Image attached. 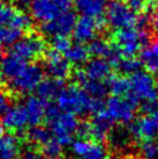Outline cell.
<instances>
[{"label": "cell", "instance_id": "obj_1", "mask_svg": "<svg viewBox=\"0 0 158 159\" xmlns=\"http://www.w3.org/2000/svg\"><path fill=\"white\" fill-rule=\"evenodd\" d=\"M104 102L100 99H94L84 89L71 85L62 89L57 95V107L62 111L73 115H84L87 113L97 114L104 109Z\"/></svg>", "mask_w": 158, "mask_h": 159}, {"label": "cell", "instance_id": "obj_2", "mask_svg": "<svg viewBox=\"0 0 158 159\" xmlns=\"http://www.w3.org/2000/svg\"><path fill=\"white\" fill-rule=\"evenodd\" d=\"M49 123L51 135L57 139L62 145H70L72 136L76 134L78 121L76 115L63 111L56 106L48 105L45 109V117Z\"/></svg>", "mask_w": 158, "mask_h": 159}, {"label": "cell", "instance_id": "obj_3", "mask_svg": "<svg viewBox=\"0 0 158 159\" xmlns=\"http://www.w3.org/2000/svg\"><path fill=\"white\" fill-rule=\"evenodd\" d=\"M113 39L122 57H135L142 47L148 43L149 34L145 28L135 29L134 27H127L116 29Z\"/></svg>", "mask_w": 158, "mask_h": 159}, {"label": "cell", "instance_id": "obj_4", "mask_svg": "<svg viewBox=\"0 0 158 159\" xmlns=\"http://www.w3.org/2000/svg\"><path fill=\"white\" fill-rule=\"evenodd\" d=\"M138 107V100L132 97L129 93L124 97L113 95L107 99L104 105V109L106 115L113 122L118 123H128L132 122L135 117V111Z\"/></svg>", "mask_w": 158, "mask_h": 159}, {"label": "cell", "instance_id": "obj_5", "mask_svg": "<svg viewBox=\"0 0 158 159\" xmlns=\"http://www.w3.org/2000/svg\"><path fill=\"white\" fill-rule=\"evenodd\" d=\"M106 22L114 29L134 27L137 21L136 12L123 0H112L106 7Z\"/></svg>", "mask_w": 158, "mask_h": 159}, {"label": "cell", "instance_id": "obj_6", "mask_svg": "<svg viewBox=\"0 0 158 159\" xmlns=\"http://www.w3.org/2000/svg\"><path fill=\"white\" fill-rule=\"evenodd\" d=\"M44 71L39 64H29L19 75L11 80V89L16 94H26L35 91L42 81Z\"/></svg>", "mask_w": 158, "mask_h": 159}, {"label": "cell", "instance_id": "obj_7", "mask_svg": "<svg viewBox=\"0 0 158 159\" xmlns=\"http://www.w3.org/2000/svg\"><path fill=\"white\" fill-rule=\"evenodd\" d=\"M130 94L140 101H146L157 98L156 94V83L154 77L150 72L138 70L135 73L130 75Z\"/></svg>", "mask_w": 158, "mask_h": 159}, {"label": "cell", "instance_id": "obj_8", "mask_svg": "<svg viewBox=\"0 0 158 159\" xmlns=\"http://www.w3.org/2000/svg\"><path fill=\"white\" fill-rule=\"evenodd\" d=\"M45 51V42L40 35L30 34L20 37L13 43V53L18 55L23 61H34Z\"/></svg>", "mask_w": 158, "mask_h": 159}, {"label": "cell", "instance_id": "obj_9", "mask_svg": "<svg viewBox=\"0 0 158 159\" xmlns=\"http://www.w3.org/2000/svg\"><path fill=\"white\" fill-rule=\"evenodd\" d=\"M104 27H105V21L102 20V18L94 19L81 15V18L76 20L72 34L77 42L86 43L94 40L98 31H100Z\"/></svg>", "mask_w": 158, "mask_h": 159}, {"label": "cell", "instance_id": "obj_10", "mask_svg": "<svg viewBox=\"0 0 158 159\" xmlns=\"http://www.w3.org/2000/svg\"><path fill=\"white\" fill-rule=\"evenodd\" d=\"M76 20H77V18H76V14L73 12H71V11L64 12L56 18H53V20L42 23L41 30L43 34L51 36V37L56 35L67 36L72 33Z\"/></svg>", "mask_w": 158, "mask_h": 159}, {"label": "cell", "instance_id": "obj_11", "mask_svg": "<svg viewBox=\"0 0 158 159\" xmlns=\"http://www.w3.org/2000/svg\"><path fill=\"white\" fill-rule=\"evenodd\" d=\"M44 64H45V71L51 78L64 80L71 73L69 61L65 57H63L61 52L53 49L44 51Z\"/></svg>", "mask_w": 158, "mask_h": 159}, {"label": "cell", "instance_id": "obj_12", "mask_svg": "<svg viewBox=\"0 0 158 159\" xmlns=\"http://www.w3.org/2000/svg\"><path fill=\"white\" fill-rule=\"evenodd\" d=\"M71 149L80 159H108V151L99 142L79 138L71 142Z\"/></svg>", "mask_w": 158, "mask_h": 159}, {"label": "cell", "instance_id": "obj_13", "mask_svg": "<svg viewBox=\"0 0 158 159\" xmlns=\"http://www.w3.org/2000/svg\"><path fill=\"white\" fill-rule=\"evenodd\" d=\"M113 124L114 122L106 115L105 111H99L88 122V131H90L88 138H91L94 142H99V143L106 141L108 134L113 128Z\"/></svg>", "mask_w": 158, "mask_h": 159}, {"label": "cell", "instance_id": "obj_14", "mask_svg": "<svg viewBox=\"0 0 158 159\" xmlns=\"http://www.w3.org/2000/svg\"><path fill=\"white\" fill-rule=\"evenodd\" d=\"M1 115H2L1 117L2 127L8 130L20 131L28 124L26 109L23 106L8 107Z\"/></svg>", "mask_w": 158, "mask_h": 159}, {"label": "cell", "instance_id": "obj_15", "mask_svg": "<svg viewBox=\"0 0 158 159\" xmlns=\"http://www.w3.org/2000/svg\"><path fill=\"white\" fill-rule=\"evenodd\" d=\"M90 55H93L94 57H101L107 59L112 64V66H114L118 63V61L122 57L118 48L115 44H109L108 42L101 39H94L90 42V45L87 47Z\"/></svg>", "mask_w": 158, "mask_h": 159}, {"label": "cell", "instance_id": "obj_16", "mask_svg": "<svg viewBox=\"0 0 158 159\" xmlns=\"http://www.w3.org/2000/svg\"><path fill=\"white\" fill-rule=\"evenodd\" d=\"M129 134L136 139H154L157 136V129L152 116H142L129 125Z\"/></svg>", "mask_w": 158, "mask_h": 159}, {"label": "cell", "instance_id": "obj_17", "mask_svg": "<svg viewBox=\"0 0 158 159\" xmlns=\"http://www.w3.org/2000/svg\"><path fill=\"white\" fill-rule=\"evenodd\" d=\"M30 11L33 18L40 22H47L61 14L53 0H31Z\"/></svg>", "mask_w": 158, "mask_h": 159}, {"label": "cell", "instance_id": "obj_18", "mask_svg": "<svg viewBox=\"0 0 158 159\" xmlns=\"http://www.w3.org/2000/svg\"><path fill=\"white\" fill-rule=\"evenodd\" d=\"M112 69H113V66L107 59L95 57L86 62L84 72L88 79L104 81L112 75Z\"/></svg>", "mask_w": 158, "mask_h": 159}, {"label": "cell", "instance_id": "obj_19", "mask_svg": "<svg viewBox=\"0 0 158 159\" xmlns=\"http://www.w3.org/2000/svg\"><path fill=\"white\" fill-rule=\"evenodd\" d=\"M48 103L45 100L41 99L40 97L30 95L27 98L25 101V109H26L28 124L30 125H37L41 124V122L45 117V109Z\"/></svg>", "mask_w": 158, "mask_h": 159}, {"label": "cell", "instance_id": "obj_20", "mask_svg": "<svg viewBox=\"0 0 158 159\" xmlns=\"http://www.w3.org/2000/svg\"><path fill=\"white\" fill-rule=\"evenodd\" d=\"M75 77L77 83L81 85L83 89L88 93V95H91L92 98L102 100L107 95V93H108L107 85L104 81L88 79L87 77H86V75H85L84 70L76 71Z\"/></svg>", "mask_w": 158, "mask_h": 159}, {"label": "cell", "instance_id": "obj_21", "mask_svg": "<svg viewBox=\"0 0 158 159\" xmlns=\"http://www.w3.org/2000/svg\"><path fill=\"white\" fill-rule=\"evenodd\" d=\"M26 61H23L21 57H19L15 53H11L1 59L0 62V72L2 77L12 80L16 75L22 72V70L26 67Z\"/></svg>", "mask_w": 158, "mask_h": 159}, {"label": "cell", "instance_id": "obj_22", "mask_svg": "<svg viewBox=\"0 0 158 159\" xmlns=\"http://www.w3.org/2000/svg\"><path fill=\"white\" fill-rule=\"evenodd\" d=\"M76 8L84 16L102 18L107 7V0H75Z\"/></svg>", "mask_w": 158, "mask_h": 159}, {"label": "cell", "instance_id": "obj_23", "mask_svg": "<svg viewBox=\"0 0 158 159\" xmlns=\"http://www.w3.org/2000/svg\"><path fill=\"white\" fill-rule=\"evenodd\" d=\"M140 61L150 73H158V39L142 49Z\"/></svg>", "mask_w": 158, "mask_h": 159}, {"label": "cell", "instance_id": "obj_24", "mask_svg": "<svg viewBox=\"0 0 158 159\" xmlns=\"http://www.w3.org/2000/svg\"><path fill=\"white\" fill-rule=\"evenodd\" d=\"M62 89H63V80L51 78V77L48 79H42V81L36 87L39 97L45 101L57 98Z\"/></svg>", "mask_w": 158, "mask_h": 159}, {"label": "cell", "instance_id": "obj_25", "mask_svg": "<svg viewBox=\"0 0 158 159\" xmlns=\"http://www.w3.org/2000/svg\"><path fill=\"white\" fill-rule=\"evenodd\" d=\"M20 155V142L12 134L0 138V159H16Z\"/></svg>", "mask_w": 158, "mask_h": 159}, {"label": "cell", "instance_id": "obj_26", "mask_svg": "<svg viewBox=\"0 0 158 159\" xmlns=\"http://www.w3.org/2000/svg\"><path fill=\"white\" fill-rule=\"evenodd\" d=\"M64 53H65V58L69 61V63H72L76 65L85 64L90 58L88 48L80 42H77L76 44H71L70 48Z\"/></svg>", "mask_w": 158, "mask_h": 159}, {"label": "cell", "instance_id": "obj_27", "mask_svg": "<svg viewBox=\"0 0 158 159\" xmlns=\"http://www.w3.org/2000/svg\"><path fill=\"white\" fill-rule=\"evenodd\" d=\"M107 89L113 95L118 97H124L130 93V81L129 78L122 77V75H110L107 79Z\"/></svg>", "mask_w": 158, "mask_h": 159}, {"label": "cell", "instance_id": "obj_28", "mask_svg": "<svg viewBox=\"0 0 158 159\" xmlns=\"http://www.w3.org/2000/svg\"><path fill=\"white\" fill-rule=\"evenodd\" d=\"M132 138V135L129 134V130L127 129H115L110 130V133L108 134L107 139H109L110 145L114 148L115 150H122L126 146L129 144Z\"/></svg>", "mask_w": 158, "mask_h": 159}, {"label": "cell", "instance_id": "obj_29", "mask_svg": "<svg viewBox=\"0 0 158 159\" xmlns=\"http://www.w3.org/2000/svg\"><path fill=\"white\" fill-rule=\"evenodd\" d=\"M142 63L140 59H136L135 57H121L118 61V63L114 65V67L122 75H132L136 71L141 70Z\"/></svg>", "mask_w": 158, "mask_h": 159}, {"label": "cell", "instance_id": "obj_30", "mask_svg": "<svg viewBox=\"0 0 158 159\" xmlns=\"http://www.w3.org/2000/svg\"><path fill=\"white\" fill-rule=\"evenodd\" d=\"M42 155L47 159H59L63 152V145L55 138L51 137L42 144Z\"/></svg>", "mask_w": 158, "mask_h": 159}, {"label": "cell", "instance_id": "obj_31", "mask_svg": "<svg viewBox=\"0 0 158 159\" xmlns=\"http://www.w3.org/2000/svg\"><path fill=\"white\" fill-rule=\"evenodd\" d=\"M27 137L31 143L42 145L43 143L48 141L49 138H51L53 135H51V131H49L47 128L41 127L40 124H37V125H31L29 131L27 133Z\"/></svg>", "mask_w": 158, "mask_h": 159}, {"label": "cell", "instance_id": "obj_32", "mask_svg": "<svg viewBox=\"0 0 158 159\" xmlns=\"http://www.w3.org/2000/svg\"><path fill=\"white\" fill-rule=\"evenodd\" d=\"M22 36V30L13 27H0V43L12 45Z\"/></svg>", "mask_w": 158, "mask_h": 159}, {"label": "cell", "instance_id": "obj_33", "mask_svg": "<svg viewBox=\"0 0 158 159\" xmlns=\"http://www.w3.org/2000/svg\"><path fill=\"white\" fill-rule=\"evenodd\" d=\"M140 151L144 159H158V143L154 139H145L142 142Z\"/></svg>", "mask_w": 158, "mask_h": 159}, {"label": "cell", "instance_id": "obj_34", "mask_svg": "<svg viewBox=\"0 0 158 159\" xmlns=\"http://www.w3.org/2000/svg\"><path fill=\"white\" fill-rule=\"evenodd\" d=\"M18 9L11 5H0V27H11Z\"/></svg>", "mask_w": 158, "mask_h": 159}, {"label": "cell", "instance_id": "obj_35", "mask_svg": "<svg viewBox=\"0 0 158 159\" xmlns=\"http://www.w3.org/2000/svg\"><path fill=\"white\" fill-rule=\"evenodd\" d=\"M33 26V19L30 15L23 13L21 11H18L15 16L13 19V22L11 25V27L13 28H18L20 30H27V29H30Z\"/></svg>", "mask_w": 158, "mask_h": 159}, {"label": "cell", "instance_id": "obj_36", "mask_svg": "<svg viewBox=\"0 0 158 159\" xmlns=\"http://www.w3.org/2000/svg\"><path fill=\"white\" fill-rule=\"evenodd\" d=\"M70 45L71 41L65 35H56L53 36V39H51V47H53V49L61 53L65 52L66 50L70 48Z\"/></svg>", "mask_w": 158, "mask_h": 159}, {"label": "cell", "instance_id": "obj_37", "mask_svg": "<svg viewBox=\"0 0 158 159\" xmlns=\"http://www.w3.org/2000/svg\"><path fill=\"white\" fill-rule=\"evenodd\" d=\"M142 111L146 113V114H156V113H158V98L143 101Z\"/></svg>", "mask_w": 158, "mask_h": 159}, {"label": "cell", "instance_id": "obj_38", "mask_svg": "<svg viewBox=\"0 0 158 159\" xmlns=\"http://www.w3.org/2000/svg\"><path fill=\"white\" fill-rule=\"evenodd\" d=\"M148 2H149V0H127V4L129 5V7L134 9L135 12L145 9Z\"/></svg>", "mask_w": 158, "mask_h": 159}, {"label": "cell", "instance_id": "obj_39", "mask_svg": "<svg viewBox=\"0 0 158 159\" xmlns=\"http://www.w3.org/2000/svg\"><path fill=\"white\" fill-rule=\"evenodd\" d=\"M9 103H11L9 95L6 92H4V91L0 89V115L2 114V113L8 108Z\"/></svg>", "mask_w": 158, "mask_h": 159}, {"label": "cell", "instance_id": "obj_40", "mask_svg": "<svg viewBox=\"0 0 158 159\" xmlns=\"http://www.w3.org/2000/svg\"><path fill=\"white\" fill-rule=\"evenodd\" d=\"M56 6L58 7V9L61 11V13H64V12H69L72 8V5H73V1L72 0H53Z\"/></svg>", "mask_w": 158, "mask_h": 159}, {"label": "cell", "instance_id": "obj_41", "mask_svg": "<svg viewBox=\"0 0 158 159\" xmlns=\"http://www.w3.org/2000/svg\"><path fill=\"white\" fill-rule=\"evenodd\" d=\"M20 159H43V156L37 151L29 149V150H26L22 153Z\"/></svg>", "mask_w": 158, "mask_h": 159}, {"label": "cell", "instance_id": "obj_42", "mask_svg": "<svg viewBox=\"0 0 158 159\" xmlns=\"http://www.w3.org/2000/svg\"><path fill=\"white\" fill-rule=\"evenodd\" d=\"M151 25H152V29H154V30L158 34V9L156 11V13H155L154 16H152Z\"/></svg>", "mask_w": 158, "mask_h": 159}, {"label": "cell", "instance_id": "obj_43", "mask_svg": "<svg viewBox=\"0 0 158 159\" xmlns=\"http://www.w3.org/2000/svg\"><path fill=\"white\" fill-rule=\"evenodd\" d=\"M31 0H19V4L23 6V7H29L30 6Z\"/></svg>", "mask_w": 158, "mask_h": 159}, {"label": "cell", "instance_id": "obj_44", "mask_svg": "<svg viewBox=\"0 0 158 159\" xmlns=\"http://www.w3.org/2000/svg\"><path fill=\"white\" fill-rule=\"evenodd\" d=\"M152 119H154V122L156 124V129H157V135H158V113L152 114Z\"/></svg>", "mask_w": 158, "mask_h": 159}, {"label": "cell", "instance_id": "obj_45", "mask_svg": "<svg viewBox=\"0 0 158 159\" xmlns=\"http://www.w3.org/2000/svg\"><path fill=\"white\" fill-rule=\"evenodd\" d=\"M4 136V127H2V124H0V138Z\"/></svg>", "mask_w": 158, "mask_h": 159}, {"label": "cell", "instance_id": "obj_46", "mask_svg": "<svg viewBox=\"0 0 158 159\" xmlns=\"http://www.w3.org/2000/svg\"><path fill=\"white\" fill-rule=\"evenodd\" d=\"M4 58V50L0 48V62H1V59Z\"/></svg>", "mask_w": 158, "mask_h": 159}, {"label": "cell", "instance_id": "obj_47", "mask_svg": "<svg viewBox=\"0 0 158 159\" xmlns=\"http://www.w3.org/2000/svg\"><path fill=\"white\" fill-rule=\"evenodd\" d=\"M2 84V75H1V72H0V85Z\"/></svg>", "mask_w": 158, "mask_h": 159}, {"label": "cell", "instance_id": "obj_48", "mask_svg": "<svg viewBox=\"0 0 158 159\" xmlns=\"http://www.w3.org/2000/svg\"><path fill=\"white\" fill-rule=\"evenodd\" d=\"M156 94H157V98H158V85L156 86Z\"/></svg>", "mask_w": 158, "mask_h": 159}, {"label": "cell", "instance_id": "obj_49", "mask_svg": "<svg viewBox=\"0 0 158 159\" xmlns=\"http://www.w3.org/2000/svg\"><path fill=\"white\" fill-rule=\"evenodd\" d=\"M126 159H138V158H135V157H128V158Z\"/></svg>", "mask_w": 158, "mask_h": 159}, {"label": "cell", "instance_id": "obj_50", "mask_svg": "<svg viewBox=\"0 0 158 159\" xmlns=\"http://www.w3.org/2000/svg\"><path fill=\"white\" fill-rule=\"evenodd\" d=\"M6 1H14V0H6Z\"/></svg>", "mask_w": 158, "mask_h": 159}, {"label": "cell", "instance_id": "obj_51", "mask_svg": "<svg viewBox=\"0 0 158 159\" xmlns=\"http://www.w3.org/2000/svg\"><path fill=\"white\" fill-rule=\"evenodd\" d=\"M66 159H73V158H66Z\"/></svg>", "mask_w": 158, "mask_h": 159}]
</instances>
